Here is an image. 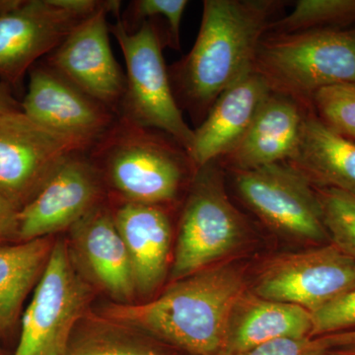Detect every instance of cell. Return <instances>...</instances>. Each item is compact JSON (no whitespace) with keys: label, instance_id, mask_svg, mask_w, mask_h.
Listing matches in <instances>:
<instances>
[{"label":"cell","instance_id":"obj_24","mask_svg":"<svg viewBox=\"0 0 355 355\" xmlns=\"http://www.w3.org/2000/svg\"><path fill=\"white\" fill-rule=\"evenodd\" d=\"M314 189L331 242L355 260V196L334 188Z\"/></svg>","mask_w":355,"mask_h":355},{"label":"cell","instance_id":"obj_23","mask_svg":"<svg viewBox=\"0 0 355 355\" xmlns=\"http://www.w3.org/2000/svg\"><path fill=\"white\" fill-rule=\"evenodd\" d=\"M355 23V0H298L293 10L273 21L268 33L340 29Z\"/></svg>","mask_w":355,"mask_h":355},{"label":"cell","instance_id":"obj_32","mask_svg":"<svg viewBox=\"0 0 355 355\" xmlns=\"http://www.w3.org/2000/svg\"><path fill=\"white\" fill-rule=\"evenodd\" d=\"M324 355H355V352H343V350H328Z\"/></svg>","mask_w":355,"mask_h":355},{"label":"cell","instance_id":"obj_10","mask_svg":"<svg viewBox=\"0 0 355 355\" xmlns=\"http://www.w3.org/2000/svg\"><path fill=\"white\" fill-rule=\"evenodd\" d=\"M88 150L80 142L42 127L22 111L0 113V198L20 211L67 158Z\"/></svg>","mask_w":355,"mask_h":355},{"label":"cell","instance_id":"obj_33","mask_svg":"<svg viewBox=\"0 0 355 355\" xmlns=\"http://www.w3.org/2000/svg\"><path fill=\"white\" fill-rule=\"evenodd\" d=\"M0 355H7L6 350L1 347V345H0Z\"/></svg>","mask_w":355,"mask_h":355},{"label":"cell","instance_id":"obj_1","mask_svg":"<svg viewBox=\"0 0 355 355\" xmlns=\"http://www.w3.org/2000/svg\"><path fill=\"white\" fill-rule=\"evenodd\" d=\"M286 4L282 0L202 2L193 49L168 69L178 104L197 127L219 96L253 70L261 40Z\"/></svg>","mask_w":355,"mask_h":355},{"label":"cell","instance_id":"obj_25","mask_svg":"<svg viewBox=\"0 0 355 355\" xmlns=\"http://www.w3.org/2000/svg\"><path fill=\"white\" fill-rule=\"evenodd\" d=\"M312 105L324 123L355 142V85L321 89L313 97Z\"/></svg>","mask_w":355,"mask_h":355},{"label":"cell","instance_id":"obj_13","mask_svg":"<svg viewBox=\"0 0 355 355\" xmlns=\"http://www.w3.org/2000/svg\"><path fill=\"white\" fill-rule=\"evenodd\" d=\"M106 187L87 153L70 156L19 211V242L69 230L105 202Z\"/></svg>","mask_w":355,"mask_h":355},{"label":"cell","instance_id":"obj_3","mask_svg":"<svg viewBox=\"0 0 355 355\" xmlns=\"http://www.w3.org/2000/svg\"><path fill=\"white\" fill-rule=\"evenodd\" d=\"M87 154L105 187L121 202L168 207L198 171L188 151L169 135L121 116Z\"/></svg>","mask_w":355,"mask_h":355},{"label":"cell","instance_id":"obj_31","mask_svg":"<svg viewBox=\"0 0 355 355\" xmlns=\"http://www.w3.org/2000/svg\"><path fill=\"white\" fill-rule=\"evenodd\" d=\"M13 111H22V107L14 99L9 86L6 83H0V113Z\"/></svg>","mask_w":355,"mask_h":355},{"label":"cell","instance_id":"obj_16","mask_svg":"<svg viewBox=\"0 0 355 355\" xmlns=\"http://www.w3.org/2000/svg\"><path fill=\"white\" fill-rule=\"evenodd\" d=\"M312 109L270 93L244 137L216 162L229 172L286 162L297 146L306 114Z\"/></svg>","mask_w":355,"mask_h":355},{"label":"cell","instance_id":"obj_7","mask_svg":"<svg viewBox=\"0 0 355 355\" xmlns=\"http://www.w3.org/2000/svg\"><path fill=\"white\" fill-rule=\"evenodd\" d=\"M92 287L77 272L67 240L55 242L46 270L21 318L13 355H65L76 324L87 313Z\"/></svg>","mask_w":355,"mask_h":355},{"label":"cell","instance_id":"obj_5","mask_svg":"<svg viewBox=\"0 0 355 355\" xmlns=\"http://www.w3.org/2000/svg\"><path fill=\"white\" fill-rule=\"evenodd\" d=\"M248 232L246 219L229 198L220 165L214 161L198 168L180 219L172 282L220 263Z\"/></svg>","mask_w":355,"mask_h":355},{"label":"cell","instance_id":"obj_22","mask_svg":"<svg viewBox=\"0 0 355 355\" xmlns=\"http://www.w3.org/2000/svg\"><path fill=\"white\" fill-rule=\"evenodd\" d=\"M65 355H178L176 349L102 316L86 314L70 336Z\"/></svg>","mask_w":355,"mask_h":355},{"label":"cell","instance_id":"obj_8","mask_svg":"<svg viewBox=\"0 0 355 355\" xmlns=\"http://www.w3.org/2000/svg\"><path fill=\"white\" fill-rule=\"evenodd\" d=\"M230 173L238 197L273 232L312 246L331 242L314 187L291 166Z\"/></svg>","mask_w":355,"mask_h":355},{"label":"cell","instance_id":"obj_6","mask_svg":"<svg viewBox=\"0 0 355 355\" xmlns=\"http://www.w3.org/2000/svg\"><path fill=\"white\" fill-rule=\"evenodd\" d=\"M109 24L127 64V85L120 116L140 127L169 135L190 150L193 130L184 121L178 104L169 70L163 58V39L153 21H144L135 31H128L121 17Z\"/></svg>","mask_w":355,"mask_h":355},{"label":"cell","instance_id":"obj_11","mask_svg":"<svg viewBox=\"0 0 355 355\" xmlns=\"http://www.w3.org/2000/svg\"><path fill=\"white\" fill-rule=\"evenodd\" d=\"M355 288V260L333 243L275 256L250 291L314 312Z\"/></svg>","mask_w":355,"mask_h":355},{"label":"cell","instance_id":"obj_21","mask_svg":"<svg viewBox=\"0 0 355 355\" xmlns=\"http://www.w3.org/2000/svg\"><path fill=\"white\" fill-rule=\"evenodd\" d=\"M51 237L0 246V338H8L50 260Z\"/></svg>","mask_w":355,"mask_h":355},{"label":"cell","instance_id":"obj_28","mask_svg":"<svg viewBox=\"0 0 355 355\" xmlns=\"http://www.w3.org/2000/svg\"><path fill=\"white\" fill-rule=\"evenodd\" d=\"M328 349L316 338H279L231 355H324Z\"/></svg>","mask_w":355,"mask_h":355},{"label":"cell","instance_id":"obj_14","mask_svg":"<svg viewBox=\"0 0 355 355\" xmlns=\"http://www.w3.org/2000/svg\"><path fill=\"white\" fill-rule=\"evenodd\" d=\"M21 107L35 123L76 140L88 149L119 116L46 64L30 69L27 94Z\"/></svg>","mask_w":355,"mask_h":355},{"label":"cell","instance_id":"obj_19","mask_svg":"<svg viewBox=\"0 0 355 355\" xmlns=\"http://www.w3.org/2000/svg\"><path fill=\"white\" fill-rule=\"evenodd\" d=\"M312 317L299 306L268 300L248 289L231 311L220 355L246 352L288 338H311Z\"/></svg>","mask_w":355,"mask_h":355},{"label":"cell","instance_id":"obj_30","mask_svg":"<svg viewBox=\"0 0 355 355\" xmlns=\"http://www.w3.org/2000/svg\"><path fill=\"white\" fill-rule=\"evenodd\" d=\"M328 350L355 352V331L316 338Z\"/></svg>","mask_w":355,"mask_h":355},{"label":"cell","instance_id":"obj_2","mask_svg":"<svg viewBox=\"0 0 355 355\" xmlns=\"http://www.w3.org/2000/svg\"><path fill=\"white\" fill-rule=\"evenodd\" d=\"M248 291L240 266L220 263L173 282L142 304L112 303L100 316L191 355H220L231 311Z\"/></svg>","mask_w":355,"mask_h":355},{"label":"cell","instance_id":"obj_4","mask_svg":"<svg viewBox=\"0 0 355 355\" xmlns=\"http://www.w3.org/2000/svg\"><path fill=\"white\" fill-rule=\"evenodd\" d=\"M253 71L275 94L313 108V97L321 89L355 85V29L266 32Z\"/></svg>","mask_w":355,"mask_h":355},{"label":"cell","instance_id":"obj_26","mask_svg":"<svg viewBox=\"0 0 355 355\" xmlns=\"http://www.w3.org/2000/svg\"><path fill=\"white\" fill-rule=\"evenodd\" d=\"M188 4L187 0H135L130 2L128 17L123 19V25L127 29L133 24L139 28L144 21L161 16L168 22L167 44L179 51L182 19Z\"/></svg>","mask_w":355,"mask_h":355},{"label":"cell","instance_id":"obj_9","mask_svg":"<svg viewBox=\"0 0 355 355\" xmlns=\"http://www.w3.org/2000/svg\"><path fill=\"white\" fill-rule=\"evenodd\" d=\"M104 2L28 0L0 13V78L8 86L19 85L40 58L55 51Z\"/></svg>","mask_w":355,"mask_h":355},{"label":"cell","instance_id":"obj_18","mask_svg":"<svg viewBox=\"0 0 355 355\" xmlns=\"http://www.w3.org/2000/svg\"><path fill=\"white\" fill-rule=\"evenodd\" d=\"M112 211L130 254L137 295H153L166 279L171 256L167 207L123 202Z\"/></svg>","mask_w":355,"mask_h":355},{"label":"cell","instance_id":"obj_29","mask_svg":"<svg viewBox=\"0 0 355 355\" xmlns=\"http://www.w3.org/2000/svg\"><path fill=\"white\" fill-rule=\"evenodd\" d=\"M19 210L0 198V246L19 243Z\"/></svg>","mask_w":355,"mask_h":355},{"label":"cell","instance_id":"obj_15","mask_svg":"<svg viewBox=\"0 0 355 355\" xmlns=\"http://www.w3.org/2000/svg\"><path fill=\"white\" fill-rule=\"evenodd\" d=\"M69 231L70 257L89 286L114 303H132L137 293L132 263L111 207L102 203Z\"/></svg>","mask_w":355,"mask_h":355},{"label":"cell","instance_id":"obj_17","mask_svg":"<svg viewBox=\"0 0 355 355\" xmlns=\"http://www.w3.org/2000/svg\"><path fill=\"white\" fill-rule=\"evenodd\" d=\"M270 93L266 81L252 70L219 96L202 123L193 130L189 155L197 169L234 148Z\"/></svg>","mask_w":355,"mask_h":355},{"label":"cell","instance_id":"obj_27","mask_svg":"<svg viewBox=\"0 0 355 355\" xmlns=\"http://www.w3.org/2000/svg\"><path fill=\"white\" fill-rule=\"evenodd\" d=\"M311 338L355 331V288L311 312Z\"/></svg>","mask_w":355,"mask_h":355},{"label":"cell","instance_id":"obj_12","mask_svg":"<svg viewBox=\"0 0 355 355\" xmlns=\"http://www.w3.org/2000/svg\"><path fill=\"white\" fill-rule=\"evenodd\" d=\"M121 1H105L51 51L46 64L69 83L120 116L127 79L110 44L107 16Z\"/></svg>","mask_w":355,"mask_h":355},{"label":"cell","instance_id":"obj_20","mask_svg":"<svg viewBox=\"0 0 355 355\" xmlns=\"http://www.w3.org/2000/svg\"><path fill=\"white\" fill-rule=\"evenodd\" d=\"M314 187L355 196V142L324 123L310 110L297 146L286 162Z\"/></svg>","mask_w":355,"mask_h":355}]
</instances>
